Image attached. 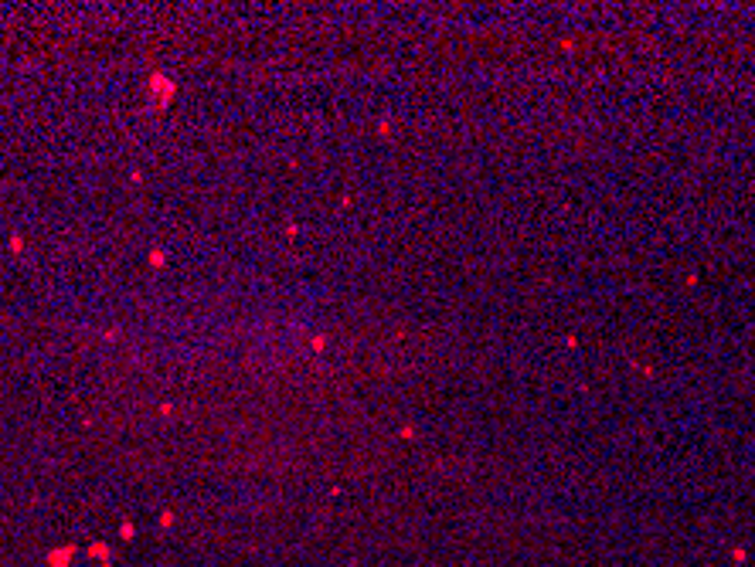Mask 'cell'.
I'll use <instances>...</instances> for the list:
<instances>
[{"mask_svg":"<svg viewBox=\"0 0 755 567\" xmlns=\"http://www.w3.org/2000/svg\"><path fill=\"white\" fill-rule=\"evenodd\" d=\"M10 252H24V238H21V235L10 238Z\"/></svg>","mask_w":755,"mask_h":567,"instance_id":"obj_3","label":"cell"},{"mask_svg":"<svg viewBox=\"0 0 755 567\" xmlns=\"http://www.w3.org/2000/svg\"><path fill=\"white\" fill-rule=\"evenodd\" d=\"M150 265H153V268H164V265H167V255H164L160 248H153V252H150Z\"/></svg>","mask_w":755,"mask_h":567,"instance_id":"obj_2","label":"cell"},{"mask_svg":"<svg viewBox=\"0 0 755 567\" xmlns=\"http://www.w3.org/2000/svg\"><path fill=\"white\" fill-rule=\"evenodd\" d=\"M146 85H150V92H153V99H157V106H171V102H174L177 85H174L171 75H164V71H153Z\"/></svg>","mask_w":755,"mask_h":567,"instance_id":"obj_1","label":"cell"}]
</instances>
